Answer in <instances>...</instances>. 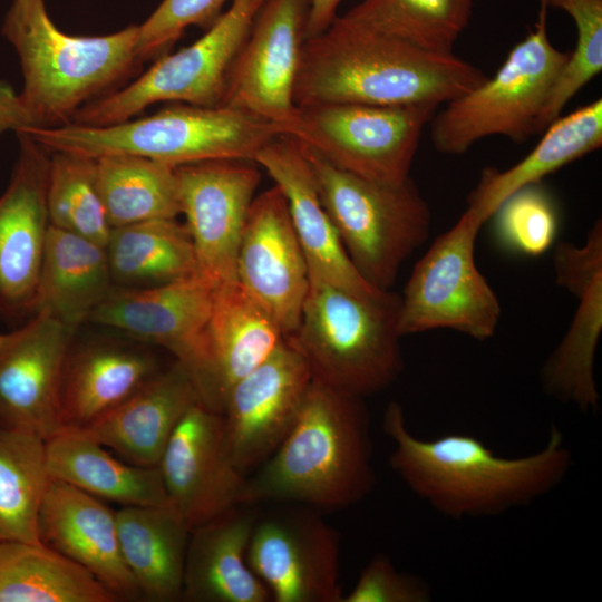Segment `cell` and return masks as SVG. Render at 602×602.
Here are the masks:
<instances>
[{"label":"cell","instance_id":"cell-1","mask_svg":"<svg viewBox=\"0 0 602 602\" xmlns=\"http://www.w3.org/2000/svg\"><path fill=\"white\" fill-rule=\"evenodd\" d=\"M382 429L394 445L391 469L414 495L453 520L492 517L528 505L555 489L573 466L571 448L554 425L541 449L518 457L498 455L468 434L416 436L397 401L387 406Z\"/></svg>","mask_w":602,"mask_h":602},{"label":"cell","instance_id":"cell-2","mask_svg":"<svg viewBox=\"0 0 602 602\" xmlns=\"http://www.w3.org/2000/svg\"><path fill=\"white\" fill-rule=\"evenodd\" d=\"M487 77L454 52L431 51L338 16L324 31L304 40L293 99L297 106H439Z\"/></svg>","mask_w":602,"mask_h":602},{"label":"cell","instance_id":"cell-3","mask_svg":"<svg viewBox=\"0 0 602 602\" xmlns=\"http://www.w3.org/2000/svg\"><path fill=\"white\" fill-rule=\"evenodd\" d=\"M372 455L362 398L313 379L287 437L253 475L245 477L240 504L355 505L376 484Z\"/></svg>","mask_w":602,"mask_h":602},{"label":"cell","instance_id":"cell-4","mask_svg":"<svg viewBox=\"0 0 602 602\" xmlns=\"http://www.w3.org/2000/svg\"><path fill=\"white\" fill-rule=\"evenodd\" d=\"M2 33L20 58L19 98L33 128L71 123L79 108L109 94L139 64L138 26L105 36H70L55 26L43 0H14Z\"/></svg>","mask_w":602,"mask_h":602},{"label":"cell","instance_id":"cell-5","mask_svg":"<svg viewBox=\"0 0 602 602\" xmlns=\"http://www.w3.org/2000/svg\"><path fill=\"white\" fill-rule=\"evenodd\" d=\"M23 132L48 152L93 158L130 154L173 167L216 159L253 162L263 146L282 135L274 124L241 109L181 103L144 118L107 126L69 123Z\"/></svg>","mask_w":602,"mask_h":602},{"label":"cell","instance_id":"cell-6","mask_svg":"<svg viewBox=\"0 0 602 602\" xmlns=\"http://www.w3.org/2000/svg\"><path fill=\"white\" fill-rule=\"evenodd\" d=\"M398 304L390 291L361 294L310 281L299 326L288 337L314 380L363 398L390 386L402 370Z\"/></svg>","mask_w":602,"mask_h":602},{"label":"cell","instance_id":"cell-7","mask_svg":"<svg viewBox=\"0 0 602 602\" xmlns=\"http://www.w3.org/2000/svg\"><path fill=\"white\" fill-rule=\"evenodd\" d=\"M302 146L350 261L367 283L389 291L402 264L429 237L428 202L411 177L401 183L368 179L337 168Z\"/></svg>","mask_w":602,"mask_h":602},{"label":"cell","instance_id":"cell-8","mask_svg":"<svg viewBox=\"0 0 602 602\" xmlns=\"http://www.w3.org/2000/svg\"><path fill=\"white\" fill-rule=\"evenodd\" d=\"M547 11L545 0H540L534 28L496 74L435 113L429 123L436 151L458 155L487 136L520 143L538 134L541 114L569 57L550 41Z\"/></svg>","mask_w":602,"mask_h":602},{"label":"cell","instance_id":"cell-9","mask_svg":"<svg viewBox=\"0 0 602 602\" xmlns=\"http://www.w3.org/2000/svg\"><path fill=\"white\" fill-rule=\"evenodd\" d=\"M261 2L231 0L227 10L194 43L157 58L129 85L86 104L75 113L71 123L117 124L159 101L222 106L233 65Z\"/></svg>","mask_w":602,"mask_h":602},{"label":"cell","instance_id":"cell-10","mask_svg":"<svg viewBox=\"0 0 602 602\" xmlns=\"http://www.w3.org/2000/svg\"><path fill=\"white\" fill-rule=\"evenodd\" d=\"M437 105L324 103L298 106L282 135L331 165L372 181L401 183Z\"/></svg>","mask_w":602,"mask_h":602},{"label":"cell","instance_id":"cell-11","mask_svg":"<svg viewBox=\"0 0 602 602\" xmlns=\"http://www.w3.org/2000/svg\"><path fill=\"white\" fill-rule=\"evenodd\" d=\"M483 224L466 208L415 264L399 297L397 327L401 337L445 329L477 341L493 338L502 305L475 259Z\"/></svg>","mask_w":602,"mask_h":602},{"label":"cell","instance_id":"cell-12","mask_svg":"<svg viewBox=\"0 0 602 602\" xmlns=\"http://www.w3.org/2000/svg\"><path fill=\"white\" fill-rule=\"evenodd\" d=\"M215 283L201 273L151 288L113 287L89 322L118 329L169 351L191 376L201 401L221 412L208 342Z\"/></svg>","mask_w":602,"mask_h":602},{"label":"cell","instance_id":"cell-13","mask_svg":"<svg viewBox=\"0 0 602 602\" xmlns=\"http://www.w3.org/2000/svg\"><path fill=\"white\" fill-rule=\"evenodd\" d=\"M553 271L559 287L576 300L563 338L541 369L543 390L580 411L600 406L594 363L602 334V222L596 220L582 244L554 245Z\"/></svg>","mask_w":602,"mask_h":602},{"label":"cell","instance_id":"cell-14","mask_svg":"<svg viewBox=\"0 0 602 602\" xmlns=\"http://www.w3.org/2000/svg\"><path fill=\"white\" fill-rule=\"evenodd\" d=\"M246 561L275 602H342L340 543L317 515L284 511L255 520Z\"/></svg>","mask_w":602,"mask_h":602},{"label":"cell","instance_id":"cell-15","mask_svg":"<svg viewBox=\"0 0 602 602\" xmlns=\"http://www.w3.org/2000/svg\"><path fill=\"white\" fill-rule=\"evenodd\" d=\"M307 17L308 0H262L233 65L222 106L255 115L283 134L298 110L293 93Z\"/></svg>","mask_w":602,"mask_h":602},{"label":"cell","instance_id":"cell-16","mask_svg":"<svg viewBox=\"0 0 602 602\" xmlns=\"http://www.w3.org/2000/svg\"><path fill=\"white\" fill-rule=\"evenodd\" d=\"M313 381L310 367L289 337L229 390L222 416L233 464L246 475L280 446L293 427Z\"/></svg>","mask_w":602,"mask_h":602},{"label":"cell","instance_id":"cell-17","mask_svg":"<svg viewBox=\"0 0 602 602\" xmlns=\"http://www.w3.org/2000/svg\"><path fill=\"white\" fill-rule=\"evenodd\" d=\"M175 171L198 273L215 284L235 281L239 244L261 182L259 166L251 161L216 159Z\"/></svg>","mask_w":602,"mask_h":602},{"label":"cell","instance_id":"cell-18","mask_svg":"<svg viewBox=\"0 0 602 602\" xmlns=\"http://www.w3.org/2000/svg\"><path fill=\"white\" fill-rule=\"evenodd\" d=\"M171 504L192 530L241 505L246 475L233 464L222 414L195 402L158 463Z\"/></svg>","mask_w":602,"mask_h":602},{"label":"cell","instance_id":"cell-19","mask_svg":"<svg viewBox=\"0 0 602 602\" xmlns=\"http://www.w3.org/2000/svg\"><path fill=\"white\" fill-rule=\"evenodd\" d=\"M235 281L265 307L287 337L297 330L309 270L287 200L275 184L252 202L236 254Z\"/></svg>","mask_w":602,"mask_h":602},{"label":"cell","instance_id":"cell-20","mask_svg":"<svg viewBox=\"0 0 602 602\" xmlns=\"http://www.w3.org/2000/svg\"><path fill=\"white\" fill-rule=\"evenodd\" d=\"M19 157L0 196V313L32 314L48 230V151L18 132Z\"/></svg>","mask_w":602,"mask_h":602},{"label":"cell","instance_id":"cell-21","mask_svg":"<svg viewBox=\"0 0 602 602\" xmlns=\"http://www.w3.org/2000/svg\"><path fill=\"white\" fill-rule=\"evenodd\" d=\"M76 329L43 312L10 332L0 352V428L48 439L62 429L60 381Z\"/></svg>","mask_w":602,"mask_h":602},{"label":"cell","instance_id":"cell-22","mask_svg":"<svg viewBox=\"0 0 602 602\" xmlns=\"http://www.w3.org/2000/svg\"><path fill=\"white\" fill-rule=\"evenodd\" d=\"M253 162L283 193L292 225L303 250L309 281H322L361 294H379L358 273L324 208L303 146L279 135L263 146Z\"/></svg>","mask_w":602,"mask_h":602},{"label":"cell","instance_id":"cell-23","mask_svg":"<svg viewBox=\"0 0 602 602\" xmlns=\"http://www.w3.org/2000/svg\"><path fill=\"white\" fill-rule=\"evenodd\" d=\"M37 530L41 544L86 569L117 601L143 598L120 553L116 512L98 497L51 478Z\"/></svg>","mask_w":602,"mask_h":602},{"label":"cell","instance_id":"cell-24","mask_svg":"<svg viewBox=\"0 0 602 602\" xmlns=\"http://www.w3.org/2000/svg\"><path fill=\"white\" fill-rule=\"evenodd\" d=\"M163 368L149 350L122 342L71 343L60 381L62 428L84 429L119 406Z\"/></svg>","mask_w":602,"mask_h":602},{"label":"cell","instance_id":"cell-25","mask_svg":"<svg viewBox=\"0 0 602 602\" xmlns=\"http://www.w3.org/2000/svg\"><path fill=\"white\" fill-rule=\"evenodd\" d=\"M197 401L201 398L191 376L174 361L119 406L81 430L127 463L154 467L178 423Z\"/></svg>","mask_w":602,"mask_h":602},{"label":"cell","instance_id":"cell-26","mask_svg":"<svg viewBox=\"0 0 602 602\" xmlns=\"http://www.w3.org/2000/svg\"><path fill=\"white\" fill-rule=\"evenodd\" d=\"M256 516L237 505L191 531L182 600L269 602L271 594L253 573L246 550Z\"/></svg>","mask_w":602,"mask_h":602},{"label":"cell","instance_id":"cell-27","mask_svg":"<svg viewBox=\"0 0 602 602\" xmlns=\"http://www.w3.org/2000/svg\"><path fill=\"white\" fill-rule=\"evenodd\" d=\"M123 560L143 598L182 600L191 528L172 504L125 505L116 512Z\"/></svg>","mask_w":602,"mask_h":602},{"label":"cell","instance_id":"cell-28","mask_svg":"<svg viewBox=\"0 0 602 602\" xmlns=\"http://www.w3.org/2000/svg\"><path fill=\"white\" fill-rule=\"evenodd\" d=\"M111 288L106 247L50 225L32 314L43 312L76 329Z\"/></svg>","mask_w":602,"mask_h":602},{"label":"cell","instance_id":"cell-29","mask_svg":"<svg viewBox=\"0 0 602 602\" xmlns=\"http://www.w3.org/2000/svg\"><path fill=\"white\" fill-rule=\"evenodd\" d=\"M51 478L125 505H167L158 466L124 463L81 429L62 428L46 440Z\"/></svg>","mask_w":602,"mask_h":602},{"label":"cell","instance_id":"cell-30","mask_svg":"<svg viewBox=\"0 0 602 602\" xmlns=\"http://www.w3.org/2000/svg\"><path fill=\"white\" fill-rule=\"evenodd\" d=\"M601 145L602 100L599 98L555 118L544 129L537 145L509 168H485L468 197L467 210L485 223L511 193L524 185L542 182L548 174Z\"/></svg>","mask_w":602,"mask_h":602},{"label":"cell","instance_id":"cell-31","mask_svg":"<svg viewBox=\"0 0 602 602\" xmlns=\"http://www.w3.org/2000/svg\"><path fill=\"white\" fill-rule=\"evenodd\" d=\"M285 337L265 307L236 281L215 285L208 342L221 414L231 387L265 361Z\"/></svg>","mask_w":602,"mask_h":602},{"label":"cell","instance_id":"cell-32","mask_svg":"<svg viewBox=\"0 0 602 602\" xmlns=\"http://www.w3.org/2000/svg\"><path fill=\"white\" fill-rule=\"evenodd\" d=\"M106 251L113 287L151 288L198 273L192 236L176 219L114 227Z\"/></svg>","mask_w":602,"mask_h":602},{"label":"cell","instance_id":"cell-33","mask_svg":"<svg viewBox=\"0 0 602 602\" xmlns=\"http://www.w3.org/2000/svg\"><path fill=\"white\" fill-rule=\"evenodd\" d=\"M90 572L43 544L0 541V602H115Z\"/></svg>","mask_w":602,"mask_h":602},{"label":"cell","instance_id":"cell-34","mask_svg":"<svg viewBox=\"0 0 602 602\" xmlns=\"http://www.w3.org/2000/svg\"><path fill=\"white\" fill-rule=\"evenodd\" d=\"M95 159L98 190L113 229L181 214L175 167L130 154Z\"/></svg>","mask_w":602,"mask_h":602},{"label":"cell","instance_id":"cell-35","mask_svg":"<svg viewBox=\"0 0 602 602\" xmlns=\"http://www.w3.org/2000/svg\"><path fill=\"white\" fill-rule=\"evenodd\" d=\"M50 480L46 439L0 428V541L41 544L37 521Z\"/></svg>","mask_w":602,"mask_h":602},{"label":"cell","instance_id":"cell-36","mask_svg":"<svg viewBox=\"0 0 602 602\" xmlns=\"http://www.w3.org/2000/svg\"><path fill=\"white\" fill-rule=\"evenodd\" d=\"M474 1L361 0L342 16L425 49L453 52L470 20Z\"/></svg>","mask_w":602,"mask_h":602},{"label":"cell","instance_id":"cell-37","mask_svg":"<svg viewBox=\"0 0 602 602\" xmlns=\"http://www.w3.org/2000/svg\"><path fill=\"white\" fill-rule=\"evenodd\" d=\"M50 225L106 247L113 227L98 190L96 159L70 152H54L47 185Z\"/></svg>","mask_w":602,"mask_h":602},{"label":"cell","instance_id":"cell-38","mask_svg":"<svg viewBox=\"0 0 602 602\" xmlns=\"http://www.w3.org/2000/svg\"><path fill=\"white\" fill-rule=\"evenodd\" d=\"M497 245L515 255L536 258L554 246L560 226L556 202L542 182L506 196L488 220Z\"/></svg>","mask_w":602,"mask_h":602},{"label":"cell","instance_id":"cell-39","mask_svg":"<svg viewBox=\"0 0 602 602\" xmlns=\"http://www.w3.org/2000/svg\"><path fill=\"white\" fill-rule=\"evenodd\" d=\"M569 13L576 43L569 54L538 120V134L559 116L567 101L602 70V0H545Z\"/></svg>","mask_w":602,"mask_h":602},{"label":"cell","instance_id":"cell-40","mask_svg":"<svg viewBox=\"0 0 602 602\" xmlns=\"http://www.w3.org/2000/svg\"><path fill=\"white\" fill-rule=\"evenodd\" d=\"M227 0H163L138 26L136 56L139 62L167 54L190 26L208 29L223 13Z\"/></svg>","mask_w":602,"mask_h":602},{"label":"cell","instance_id":"cell-41","mask_svg":"<svg viewBox=\"0 0 602 602\" xmlns=\"http://www.w3.org/2000/svg\"><path fill=\"white\" fill-rule=\"evenodd\" d=\"M430 598L424 580L397 570L389 557L378 554L363 567L342 602H427Z\"/></svg>","mask_w":602,"mask_h":602},{"label":"cell","instance_id":"cell-42","mask_svg":"<svg viewBox=\"0 0 602 602\" xmlns=\"http://www.w3.org/2000/svg\"><path fill=\"white\" fill-rule=\"evenodd\" d=\"M33 128V123L12 87L0 80V134L6 130L22 132Z\"/></svg>","mask_w":602,"mask_h":602},{"label":"cell","instance_id":"cell-43","mask_svg":"<svg viewBox=\"0 0 602 602\" xmlns=\"http://www.w3.org/2000/svg\"><path fill=\"white\" fill-rule=\"evenodd\" d=\"M343 0H308L305 39L324 31L338 17Z\"/></svg>","mask_w":602,"mask_h":602},{"label":"cell","instance_id":"cell-44","mask_svg":"<svg viewBox=\"0 0 602 602\" xmlns=\"http://www.w3.org/2000/svg\"><path fill=\"white\" fill-rule=\"evenodd\" d=\"M10 338V333H0V352L7 346Z\"/></svg>","mask_w":602,"mask_h":602}]
</instances>
